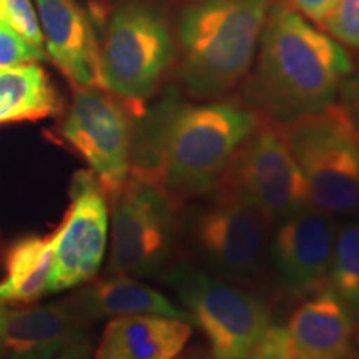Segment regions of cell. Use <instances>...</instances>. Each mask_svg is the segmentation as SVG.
I'll return each mask as SVG.
<instances>
[{"mask_svg": "<svg viewBox=\"0 0 359 359\" xmlns=\"http://www.w3.org/2000/svg\"><path fill=\"white\" fill-rule=\"evenodd\" d=\"M102 88L133 115L154 98L177 62V34L156 0H118L98 42Z\"/></svg>", "mask_w": 359, "mask_h": 359, "instance_id": "4", "label": "cell"}, {"mask_svg": "<svg viewBox=\"0 0 359 359\" xmlns=\"http://www.w3.org/2000/svg\"><path fill=\"white\" fill-rule=\"evenodd\" d=\"M6 276L0 281V304L32 303L47 294L52 268V235L25 236L6 253Z\"/></svg>", "mask_w": 359, "mask_h": 359, "instance_id": "19", "label": "cell"}, {"mask_svg": "<svg viewBox=\"0 0 359 359\" xmlns=\"http://www.w3.org/2000/svg\"><path fill=\"white\" fill-rule=\"evenodd\" d=\"M82 311L90 318L161 314L191 323L185 309L170 302L163 293L127 275H114L93 283L82 293Z\"/></svg>", "mask_w": 359, "mask_h": 359, "instance_id": "17", "label": "cell"}, {"mask_svg": "<svg viewBox=\"0 0 359 359\" xmlns=\"http://www.w3.org/2000/svg\"><path fill=\"white\" fill-rule=\"evenodd\" d=\"M43 58L45 52L32 47L6 22H0V70L37 64Z\"/></svg>", "mask_w": 359, "mask_h": 359, "instance_id": "22", "label": "cell"}, {"mask_svg": "<svg viewBox=\"0 0 359 359\" xmlns=\"http://www.w3.org/2000/svg\"><path fill=\"white\" fill-rule=\"evenodd\" d=\"M285 2L306 17L309 22H313L314 25L323 29L333 13L338 0H285Z\"/></svg>", "mask_w": 359, "mask_h": 359, "instance_id": "25", "label": "cell"}, {"mask_svg": "<svg viewBox=\"0 0 359 359\" xmlns=\"http://www.w3.org/2000/svg\"><path fill=\"white\" fill-rule=\"evenodd\" d=\"M133 114L100 87H77L60 125V137L85 160L107 196L130 177Z\"/></svg>", "mask_w": 359, "mask_h": 359, "instance_id": "9", "label": "cell"}, {"mask_svg": "<svg viewBox=\"0 0 359 359\" xmlns=\"http://www.w3.org/2000/svg\"><path fill=\"white\" fill-rule=\"evenodd\" d=\"M213 191L228 193L271 222L308 208L309 195L298 165L276 125L262 122L238 148Z\"/></svg>", "mask_w": 359, "mask_h": 359, "instance_id": "8", "label": "cell"}, {"mask_svg": "<svg viewBox=\"0 0 359 359\" xmlns=\"http://www.w3.org/2000/svg\"><path fill=\"white\" fill-rule=\"evenodd\" d=\"M191 338L188 321L161 314H128L109 321L95 359H177Z\"/></svg>", "mask_w": 359, "mask_h": 359, "instance_id": "16", "label": "cell"}, {"mask_svg": "<svg viewBox=\"0 0 359 359\" xmlns=\"http://www.w3.org/2000/svg\"><path fill=\"white\" fill-rule=\"evenodd\" d=\"M326 286L359 326V219L346 224L336 236Z\"/></svg>", "mask_w": 359, "mask_h": 359, "instance_id": "20", "label": "cell"}, {"mask_svg": "<svg viewBox=\"0 0 359 359\" xmlns=\"http://www.w3.org/2000/svg\"><path fill=\"white\" fill-rule=\"evenodd\" d=\"M351 74L344 45L285 0H271L236 100L262 122L285 125L334 103Z\"/></svg>", "mask_w": 359, "mask_h": 359, "instance_id": "1", "label": "cell"}, {"mask_svg": "<svg viewBox=\"0 0 359 359\" xmlns=\"http://www.w3.org/2000/svg\"><path fill=\"white\" fill-rule=\"evenodd\" d=\"M262 120L241 102H182L170 122L158 187L177 203L210 195Z\"/></svg>", "mask_w": 359, "mask_h": 359, "instance_id": "3", "label": "cell"}, {"mask_svg": "<svg viewBox=\"0 0 359 359\" xmlns=\"http://www.w3.org/2000/svg\"><path fill=\"white\" fill-rule=\"evenodd\" d=\"M308 187L309 205L330 217L359 210V125L341 103L276 125Z\"/></svg>", "mask_w": 359, "mask_h": 359, "instance_id": "5", "label": "cell"}, {"mask_svg": "<svg viewBox=\"0 0 359 359\" xmlns=\"http://www.w3.org/2000/svg\"><path fill=\"white\" fill-rule=\"evenodd\" d=\"M323 30L341 45L359 50V0H338Z\"/></svg>", "mask_w": 359, "mask_h": 359, "instance_id": "21", "label": "cell"}, {"mask_svg": "<svg viewBox=\"0 0 359 359\" xmlns=\"http://www.w3.org/2000/svg\"><path fill=\"white\" fill-rule=\"evenodd\" d=\"M58 110L57 90L42 67L29 64L0 70V125L35 122Z\"/></svg>", "mask_w": 359, "mask_h": 359, "instance_id": "18", "label": "cell"}, {"mask_svg": "<svg viewBox=\"0 0 359 359\" xmlns=\"http://www.w3.org/2000/svg\"><path fill=\"white\" fill-rule=\"evenodd\" d=\"M77 338V314L67 304L0 308V359H57Z\"/></svg>", "mask_w": 359, "mask_h": 359, "instance_id": "14", "label": "cell"}, {"mask_svg": "<svg viewBox=\"0 0 359 359\" xmlns=\"http://www.w3.org/2000/svg\"><path fill=\"white\" fill-rule=\"evenodd\" d=\"M43 47L77 87H100V52L92 22L75 0H35Z\"/></svg>", "mask_w": 359, "mask_h": 359, "instance_id": "13", "label": "cell"}, {"mask_svg": "<svg viewBox=\"0 0 359 359\" xmlns=\"http://www.w3.org/2000/svg\"><path fill=\"white\" fill-rule=\"evenodd\" d=\"M165 280L217 359H246L271 327L262 299L212 273L180 263Z\"/></svg>", "mask_w": 359, "mask_h": 359, "instance_id": "6", "label": "cell"}, {"mask_svg": "<svg viewBox=\"0 0 359 359\" xmlns=\"http://www.w3.org/2000/svg\"><path fill=\"white\" fill-rule=\"evenodd\" d=\"M109 198L110 273L154 275L172 255L177 233V201L160 187L132 175Z\"/></svg>", "mask_w": 359, "mask_h": 359, "instance_id": "7", "label": "cell"}, {"mask_svg": "<svg viewBox=\"0 0 359 359\" xmlns=\"http://www.w3.org/2000/svg\"><path fill=\"white\" fill-rule=\"evenodd\" d=\"M57 359H95L93 358L92 346L87 339H83L82 336L70 343L64 351L58 354Z\"/></svg>", "mask_w": 359, "mask_h": 359, "instance_id": "27", "label": "cell"}, {"mask_svg": "<svg viewBox=\"0 0 359 359\" xmlns=\"http://www.w3.org/2000/svg\"><path fill=\"white\" fill-rule=\"evenodd\" d=\"M351 359H359V356H356V358H354V354H353V358Z\"/></svg>", "mask_w": 359, "mask_h": 359, "instance_id": "30", "label": "cell"}, {"mask_svg": "<svg viewBox=\"0 0 359 359\" xmlns=\"http://www.w3.org/2000/svg\"><path fill=\"white\" fill-rule=\"evenodd\" d=\"M210 195L212 201L191 218L193 248L212 275L226 281H253L266 257L269 219L228 193Z\"/></svg>", "mask_w": 359, "mask_h": 359, "instance_id": "10", "label": "cell"}, {"mask_svg": "<svg viewBox=\"0 0 359 359\" xmlns=\"http://www.w3.org/2000/svg\"><path fill=\"white\" fill-rule=\"evenodd\" d=\"M341 105L346 109L359 125V72L344 80L339 90Z\"/></svg>", "mask_w": 359, "mask_h": 359, "instance_id": "26", "label": "cell"}, {"mask_svg": "<svg viewBox=\"0 0 359 359\" xmlns=\"http://www.w3.org/2000/svg\"><path fill=\"white\" fill-rule=\"evenodd\" d=\"M356 327L338 296L325 286L296 309L286 331L294 359H351Z\"/></svg>", "mask_w": 359, "mask_h": 359, "instance_id": "15", "label": "cell"}, {"mask_svg": "<svg viewBox=\"0 0 359 359\" xmlns=\"http://www.w3.org/2000/svg\"><path fill=\"white\" fill-rule=\"evenodd\" d=\"M271 0H191L178 13L177 75L196 98H222L253 65Z\"/></svg>", "mask_w": 359, "mask_h": 359, "instance_id": "2", "label": "cell"}, {"mask_svg": "<svg viewBox=\"0 0 359 359\" xmlns=\"http://www.w3.org/2000/svg\"><path fill=\"white\" fill-rule=\"evenodd\" d=\"M246 359H294L286 327H269Z\"/></svg>", "mask_w": 359, "mask_h": 359, "instance_id": "24", "label": "cell"}, {"mask_svg": "<svg viewBox=\"0 0 359 359\" xmlns=\"http://www.w3.org/2000/svg\"><path fill=\"white\" fill-rule=\"evenodd\" d=\"M188 359H217L215 356H198V358H188Z\"/></svg>", "mask_w": 359, "mask_h": 359, "instance_id": "29", "label": "cell"}, {"mask_svg": "<svg viewBox=\"0 0 359 359\" xmlns=\"http://www.w3.org/2000/svg\"><path fill=\"white\" fill-rule=\"evenodd\" d=\"M334 243L333 219L313 206L281 219L268 246L278 290L286 298L303 299L325 288Z\"/></svg>", "mask_w": 359, "mask_h": 359, "instance_id": "12", "label": "cell"}, {"mask_svg": "<svg viewBox=\"0 0 359 359\" xmlns=\"http://www.w3.org/2000/svg\"><path fill=\"white\" fill-rule=\"evenodd\" d=\"M6 24L32 47L45 52L43 35L32 0H6Z\"/></svg>", "mask_w": 359, "mask_h": 359, "instance_id": "23", "label": "cell"}, {"mask_svg": "<svg viewBox=\"0 0 359 359\" xmlns=\"http://www.w3.org/2000/svg\"><path fill=\"white\" fill-rule=\"evenodd\" d=\"M0 22H6V0H0Z\"/></svg>", "mask_w": 359, "mask_h": 359, "instance_id": "28", "label": "cell"}, {"mask_svg": "<svg viewBox=\"0 0 359 359\" xmlns=\"http://www.w3.org/2000/svg\"><path fill=\"white\" fill-rule=\"evenodd\" d=\"M109 238L107 195L93 173L79 172L70 187L64 222L52 233V268L47 293H58L92 280L105 258Z\"/></svg>", "mask_w": 359, "mask_h": 359, "instance_id": "11", "label": "cell"}]
</instances>
